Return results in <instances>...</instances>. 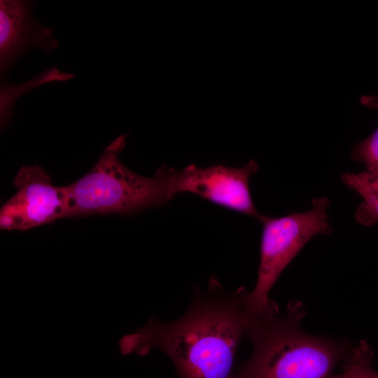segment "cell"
<instances>
[{"label": "cell", "mask_w": 378, "mask_h": 378, "mask_svg": "<svg viewBox=\"0 0 378 378\" xmlns=\"http://www.w3.org/2000/svg\"><path fill=\"white\" fill-rule=\"evenodd\" d=\"M247 293L244 288L225 291L211 281L206 290H195L181 317L171 322L149 319L122 337V349L141 356L152 349L162 351L180 378H232L238 347L253 318Z\"/></svg>", "instance_id": "cell-1"}, {"label": "cell", "mask_w": 378, "mask_h": 378, "mask_svg": "<svg viewBox=\"0 0 378 378\" xmlns=\"http://www.w3.org/2000/svg\"><path fill=\"white\" fill-rule=\"evenodd\" d=\"M277 314L253 316L246 334L252 354L232 378H333L335 366L349 352L346 344L303 331L296 303L286 316Z\"/></svg>", "instance_id": "cell-2"}, {"label": "cell", "mask_w": 378, "mask_h": 378, "mask_svg": "<svg viewBox=\"0 0 378 378\" xmlns=\"http://www.w3.org/2000/svg\"><path fill=\"white\" fill-rule=\"evenodd\" d=\"M126 134L113 140L102 152L92 168L80 178L66 186L70 216L96 214L134 215L165 205L171 193L172 168L162 166L153 176L139 175L119 160Z\"/></svg>", "instance_id": "cell-3"}, {"label": "cell", "mask_w": 378, "mask_h": 378, "mask_svg": "<svg viewBox=\"0 0 378 378\" xmlns=\"http://www.w3.org/2000/svg\"><path fill=\"white\" fill-rule=\"evenodd\" d=\"M330 203L327 197H316L312 207L307 211L279 218L265 216L262 219L258 279L253 290L247 293L251 314L264 316L278 312L277 307L269 298L270 291L283 270L313 237L331 233L326 213Z\"/></svg>", "instance_id": "cell-4"}, {"label": "cell", "mask_w": 378, "mask_h": 378, "mask_svg": "<svg viewBox=\"0 0 378 378\" xmlns=\"http://www.w3.org/2000/svg\"><path fill=\"white\" fill-rule=\"evenodd\" d=\"M13 183L17 191L0 210L1 230L24 231L69 218L66 186H54L42 167L23 166L16 174Z\"/></svg>", "instance_id": "cell-5"}, {"label": "cell", "mask_w": 378, "mask_h": 378, "mask_svg": "<svg viewBox=\"0 0 378 378\" xmlns=\"http://www.w3.org/2000/svg\"><path fill=\"white\" fill-rule=\"evenodd\" d=\"M258 169L254 160L241 167L190 164L181 170L172 168L171 193L173 197L181 192L192 193L261 221L265 215L255 208L249 188V178Z\"/></svg>", "instance_id": "cell-6"}, {"label": "cell", "mask_w": 378, "mask_h": 378, "mask_svg": "<svg viewBox=\"0 0 378 378\" xmlns=\"http://www.w3.org/2000/svg\"><path fill=\"white\" fill-rule=\"evenodd\" d=\"M34 5L29 1H0V75L8 76L16 60L33 48L46 53L56 49L59 43L54 30L41 26L31 14Z\"/></svg>", "instance_id": "cell-7"}, {"label": "cell", "mask_w": 378, "mask_h": 378, "mask_svg": "<svg viewBox=\"0 0 378 378\" xmlns=\"http://www.w3.org/2000/svg\"><path fill=\"white\" fill-rule=\"evenodd\" d=\"M341 179L346 186L358 192L363 200L356 212V221L365 226L378 223V170L345 173Z\"/></svg>", "instance_id": "cell-8"}, {"label": "cell", "mask_w": 378, "mask_h": 378, "mask_svg": "<svg viewBox=\"0 0 378 378\" xmlns=\"http://www.w3.org/2000/svg\"><path fill=\"white\" fill-rule=\"evenodd\" d=\"M372 351L369 345L361 341L349 351L344 359L343 372L333 378H378L371 365Z\"/></svg>", "instance_id": "cell-9"}, {"label": "cell", "mask_w": 378, "mask_h": 378, "mask_svg": "<svg viewBox=\"0 0 378 378\" xmlns=\"http://www.w3.org/2000/svg\"><path fill=\"white\" fill-rule=\"evenodd\" d=\"M351 158L364 163L367 169L378 170V128L365 140L354 146Z\"/></svg>", "instance_id": "cell-10"}, {"label": "cell", "mask_w": 378, "mask_h": 378, "mask_svg": "<svg viewBox=\"0 0 378 378\" xmlns=\"http://www.w3.org/2000/svg\"><path fill=\"white\" fill-rule=\"evenodd\" d=\"M361 104L370 108L378 110V96L363 95L360 99Z\"/></svg>", "instance_id": "cell-11"}]
</instances>
